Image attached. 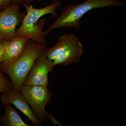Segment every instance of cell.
<instances>
[{"instance_id": "52a82bcc", "label": "cell", "mask_w": 126, "mask_h": 126, "mask_svg": "<svg viewBox=\"0 0 126 126\" xmlns=\"http://www.w3.org/2000/svg\"><path fill=\"white\" fill-rule=\"evenodd\" d=\"M0 100L3 106L8 104L14 105L30 120L34 126H39L41 125L42 123L32 111L28 102L20 91L12 90L2 94Z\"/></svg>"}, {"instance_id": "7c38bea8", "label": "cell", "mask_w": 126, "mask_h": 126, "mask_svg": "<svg viewBox=\"0 0 126 126\" xmlns=\"http://www.w3.org/2000/svg\"><path fill=\"white\" fill-rule=\"evenodd\" d=\"M0 68V93H5L13 90L11 82Z\"/></svg>"}, {"instance_id": "9c48e42d", "label": "cell", "mask_w": 126, "mask_h": 126, "mask_svg": "<svg viewBox=\"0 0 126 126\" xmlns=\"http://www.w3.org/2000/svg\"><path fill=\"white\" fill-rule=\"evenodd\" d=\"M83 52V46L78 39L52 61L53 64L54 66L57 65L67 66L78 63L80 60Z\"/></svg>"}, {"instance_id": "5bb4252c", "label": "cell", "mask_w": 126, "mask_h": 126, "mask_svg": "<svg viewBox=\"0 0 126 126\" xmlns=\"http://www.w3.org/2000/svg\"><path fill=\"white\" fill-rule=\"evenodd\" d=\"M9 40L2 38L0 40V63H1L5 49Z\"/></svg>"}, {"instance_id": "4fadbf2b", "label": "cell", "mask_w": 126, "mask_h": 126, "mask_svg": "<svg viewBox=\"0 0 126 126\" xmlns=\"http://www.w3.org/2000/svg\"><path fill=\"white\" fill-rule=\"evenodd\" d=\"M15 2L22 4V0H0V10H3L11 4Z\"/></svg>"}, {"instance_id": "7a4b0ae2", "label": "cell", "mask_w": 126, "mask_h": 126, "mask_svg": "<svg viewBox=\"0 0 126 126\" xmlns=\"http://www.w3.org/2000/svg\"><path fill=\"white\" fill-rule=\"evenodd\" d=\"M27 13L25 16L19 28L16 31V36H22L40 44L46 45L43 28L46 24L45 18H40L45 15L50 14L57 16L56 10L61 6L60 1L53 2L43 8L36 9L29 5H23Z\"/></svg>"}, {"instance_id": "5b68a950", "label": "cell", "mask_w": 126, "mask_h": 126, "mask_svg": "<svg viewBox=\"0 0 126 126\" xmlns=\"http://www.w3.org/2000/svg\"><path fill=\"white\" fill-rule=\"evenodd\" d=\"M19 4L12 3L0 12V33L2 38L10 40L16 36V27L25 15L20 11Z\"/></svg>"}, {"instance_id": "8992f818", "label": "cell", "mask_w": 126, "mask_h": 126, "mask_svg": "<svg viewBox=\"0 0 126 126\" xmlns=\"http://www.w3.org/2000/svg\"><path fill=\"white\" fill-rule=\"evenodd\" d=\"M44 50L34 63L24 85L47 87L49 84L48 74L52 71L54 66L53 61L46 56Z\"/></svg>"}, {"instance_id": "30bf717a", "label": "cell", "mask_w": 126, "mask_h": 126, "mask_svg": "<svg viewBox=\"0 0 126 126\" xmlns=\"http://www.w3.org/2000/svg\"><path fill=\"white\" fill-rule=\"evenodd\" d=\"M79 39L75 34L65 33L58 39L56 44L50 48L44 50L46 56L49 59L53 61L68 47Z\"/></svg>"}, {"instance_id": "277c9868", "label": "cell", "mask_w": 126, "mask_h": 126, "mask_svg": "<svg viewBox=\"0 0 126 126\" xmlns=\"http://www.w3.org/2000/svg\"><path fill=\"white\" fill-rule=\"evenodd\" d=\"M32 111L42 123L48 122L49 113L46 111V106L52 100V94L46 87L23 85L20 90Z\"/></svg>"}, {"instance_id": "3957f363", "label": "cell", "mask_w": 126, "mask_h": 126, "mask_svg": "<svg viewBox=\"0 0 126 126\" xmlns=\"http://www.w3.org/2000/svg\"><path fill=\"white\" fill-rule=\"evenodd\" d=\"M46 45L29 40L23 52L12 65L1 69L10 77L13 90L20 91L34 63L46 48Z\"/></svg>"}, {"instance_id": "e0dca14e", "label": "cell", "mask_w": 126, "mask_h": 126, "mask_svg": "<svg viewBox=\"0 0 126 126\" xmlns=\"http://www.w3.org/2000/svg\"><path fill=\"white\" fill-rule=\"evenodd\" d=\"M1 116H0V125H1Z\"/></svg>"}, {"instance_id": "6da1fadb", "label": "cell", "mask_w": 126, "mask_h": 126, "mask_svg": "<svg viewBox=\"0 0 126 126\" xmlns=\"http://www.w3.org/2000/svg\"><path fill=\"white\" fill-rule=\"evenodd\" d=\"M124 5L121 0H87L79 4L66 6L53 24L43 31V35L46 38L51 31L60 28L72 27L75 30L80 29L83 16L90 11L109 6L122 7Z\"/></svg>"}, {"instance_id": "ba28073f", "label": "cell", "mask_w": 126, "mask_h": 126, "mask_svg": "<svg viewBox=\"0 0 126 126\" xmlns=\"http://www.w3.org/2000/svg\"><path fill=\"white\" fill-rule=\"evenodd\" d=\"M29 40L24 36H16L9 40L0 63V68L9 67L15 62Z\"/></svg>"}, {"instance_id": "9a60e30c", "label": "cell", "mask_w": 126, "mask_h": 126, "mask_svg": "<svg viewBox=\"0 0 126 126\" xmlns=\"http://www.w3.org/2000/svg\"><path fill=\"white\" fill-rule=\"evenodd\" d=\"M43 0H22V4H27L29 5L31 2L34 1H41ZM53 2L55 1H60V0H52Z\"/></svg>"}, {"instance_id": "8fae6325", "label": "cell", "mask_w": 126, "mask_h": 126, "mask_svg": "<svg viewBox=\"0 0 126 126\" xmlns=\"http://www.w3.org/2000/svg\"><path fill=\"white\" fill-rule=\"evenodd\" d=\"M5 113L1 116V123L4 126H30L23 121L15 108L11 105L5 106Z\"/></svg>"}, {"instance_id": "2e32d148", "label": "cell", "mask_w": 126, "mask_h": 126, "mask_svg": "<svg viewBox=\"0 0 126 126\" xmlns=\"http://www.w3.org/2000/svg\"><path fill=\"white\" fill-rule=\"evenodd\" d=\"M2 39V36H1V34L0 33V40Z\"/></svg>"}]
</instances>
